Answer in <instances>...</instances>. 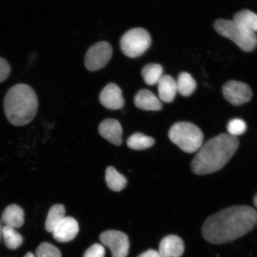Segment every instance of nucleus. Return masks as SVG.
Returning a JSON list of instances; mask_svg holds the SVG:
<instances>
[{
  "label": "nucleus",
  "mask_w": 257,
  "mask_h": 257,
  "mask_svg": "<svg viewBox=\"0 0 257 257\" xmlns=\"http://www.w3.org/2000/svg\"><path fill=\"white\" fill-rule=\"evenodd\" d=\"M257 224V212L247 205L228 207L209 217L202 227L208 242L220 245L240 238Z\"/></svg>",
  "instance_id": "obj_1"
},
{
  "label": "nucleus",
  "mask_w": 257,
  "mask_h": 257,
  "mask_svg": "<svg viewBox=\"0 0 257 257\" xmlns=\"http://www.w3.org/2000/svg\"><path fill=\"white\" fill-rule=\"evenodd\" d=\"M239 146L237 137L221 134L207 141L192 160L191 168L198 175L211 174L229 162Z\"/></svg>",
  "instance_id": "obj_2"
},
{
  "label": "nucleus",
  "mask_w": 257,
  "mask_h": 257,
  "mask_svg": "<svg viewBox=\"0 0 257 257\" xmlns=\"http://www.w3.org/2000/svg\"><path fill=\"white\" fill-rule=\"evenodd\" d=\"M38 108V99L33 88L19 83L10 89L4 100L6 117L16 126L27 125L33 120Z\"/></svg>",
  "instance_id": "obj_3"
},
{
  "label": "nucleus",
  "mask_w": 257,
  "mask_h": 257,
  "mask_svg": "<svg viewBox=\"0 0 257 257\" xmlns=\"http://www.w3.org/2000/svg\"><path fill=\"white\" fill-rule=\"evenodd\" d=\"M169 137L173 143L187 153L197 152L203 144V133L190 122L180 121L173 124L169 132Z\"/></svg>",
  "instance_id": "obj_4"
},
{
  "label": "nucleus",
  "mask_w": 257,
  "mask_h": 257,
  "mask_svg": "<svg viewBox=\"0 0 257 257\" xmlns=\"http://www.w3.org/2000/svg\"><path fill=\"white\" fill-rule=\"evenodd\" d=\"M214 27L217 33L232 40L246 52H250L257 46L255 33L246 30L233 21L220 19L215 22Z\"/></svg>",
  "instance_id": "obj_5"
},
{
  "label": "nucleus",
  "mask_w": 257,
  "mask_h": 257,
  "mask_svg": "<svg viewBox=\"0 0 257 257\" xmlns=\"http://www.w3.org/2000/svg\"><path fill=\"white\" fill-rule=\"evenodd\" d=\"M152 44L150 35L143 28H136L127 31L121 37L120 48L125 56L136 58L142 56Z\"/></svg>",
  "instance_id": "obj_6"
},
{
  "label": "nucleus",
  "mask_w": 257,
  "mask_h": 257,
  "mask_svg": "<svg viewBox=\"0 0 257 257\" xmlns=\"http://www.w3.org/2000/svg\"><path fill=\"white\" fill-rule=\"evenodd\" d=\"M112 55V48L108 42H98L90 47L86 54L85 65L91 71L103 68Z\"/></svg>",
  "instance_id": "obj_7"
},
{
  "label": "nucleus",
  "mask_w": 257,
  "mask_h": 257,
  "mask_svg": "<svg viewBox=\"0 0 257 257\" xmlns=\"http://www.w3.org/2000/svg\"><path fill=\"white\" fill-rule=\"evenodd\" d=\"M101 242L110 248L112 257H126L130 249V241L126 234L116 230L102 233Z\"/></svg>",
  "instance_id": "obj_8"
},
{
  "label": "nucleus",
  "mask_w": 257,
  "mask_h": 257,
  "mask_svg": "<svg viewBox=\"0 0 257 257\" xmlns=\"http://www.w3.org/2000/svg\"><path fill=\"white\" fill-rule=\"evenodd\" d=\"M224 97L233 105L239 106L249 102L252 97V91L246 83L230 80L223 87Z\"/></svg>",
  "instance_id": "obj_9"
},
{
  "label": "nucleus",
  "mask_w": 257,
  "mask_h": 257,
  "mask_svg": "<svg viewBox=\"0 0 257 257\" xmlns=\"http://www.w3.org/2000/svg\"><path fill=\"white\" fill-rule=\"evenodd\" d=\"M99 101L104 107L110 110H118L124 104L121 89L113 83H108L102 90Z\"/></svg>",
  "instance_id": "obj_10"
},
{
  "label": "nucleus",
  "mask_w": 257,
  "mask_h": 257,
  "mask_svg": "<svg viewBox=\"0 0 257 257\" xmlns=\"http://www.w3.org/2000/svg\"><path fill=\"white\" fill-rule=\"evenodd\" d=\"M79 224L75 218L64 217L53 231V236L58 242H68L76 236L79 232Z\"/></svg>",
  "instance_id": "obj_11"
},
{
  "label": "nucleus",
  "mask_w": 257,
  "mask_h": 257,
  "mask_svg": "<svg viewBox=\"0 0 257 257\" xmlns=\"http://www.w3.org/2000/svg\"><path fill=\"white\" fill-rule=\"evenodd\" d=\"M185 251L184 240L178 236H167L161 241L159 253L161 257H181Z\"/></svg>",
  "instance_id": "obj_12"
},
{
  "label": "nucleus",
  "mask_w": 257,
  "mask_h": 257,
  "mask_svg": "<svg viewBox=\"0 0 257 257\" xmlns=\"http://www.w3.org/2000/svg\"><path fill=\"white\" fill-rule=\"evenodd\" d=\"M99 133L115 146H120L123 141V130L120 123L117 120L107 118L102 121L99 126Z\"/></svg>",
  "instance_id": "obj_13"
},
{
  "label": "nucleus",
  "mask_w": 257,
  "mask_h": 257,
  "mask_svg": "<svg viewBox=\"0 0 257 257\" xmlns=\"http://www.w3.org/2000/svg\"><path fill=\"white\" fill-rule=\"evenodd\" d=\"M135 104L141 110L159 111L163 105L160 99L150 90L141 89L135 96Z\"/></svg>",
  "instance_id": "obj_14"
},
{
  "label": "nucleus",
  "mask_w": 257,
  "mask_h": 257,
  "mask_svg": "<svg viewBox=\"0 0 257 257\" xmlns=\"http://www.w3.org/2000/svg\"><path fill=\"white\" fill-rule=\"evenodd\" d=\"M157 85L160 100L166 103L173 102L178 92L176 81L173 77L170 75H163Z\"/></svg>",
  "instance_id": "obj_15"
},
{
  "label": "nucleus",
  "mask_w": 257,
  "mask_h": 257,
  "mask_svg": "<svg viewBox=\"0 0 257 257\" xmlns=\"http://www.w3.org/2000/svg\"><path fill=\"white\" fill-rule=\"evenodd\" d=\"M2 221L6 226L14 229L22 227L25 222V213L23 209L16 204L9 205L3 211Z\"/></svg>",
  "instance_id": "obj_16"
},
{
  "label": "nucleus",
  "mask_w": 257,
  "mask_h": 257,
  "mask_svg": "<svg viewBox=\"0 0 257 257\" xmlns=\"http://www.w3.org/2000/svg\"><path fill=\"white\" fill-rule=\"evenodd\" d=\"M105 181L108 187L115 192L123 190L127 185L126 178L112 166H109L106 169Z\"/></svg>",
  "instance_id": "obj_17"
},
{
  "label": "nucleus",
  "mask_w": 257,
  "mask_h": 257,
  "mask_svg": "<svg viewBox=\"0 0 257 257\" xmlns=\"http://www.w3.org/2000/svg\"><path fill=\"white\" fill-rule=\"evenodd\" d=\"M233 21L246 30L253 33L257 32V15L248 10L237 13L234 16Z\"/></svg>",
  "instance_id": "obj_18"
},
{
  "label": "nucleus",
  "mask_w": 257,
  "mask_h": 257,
  "mask_svg": "<svg viewBox=\"0 0 257 257\" xmlns=\"http://www.w3.org/2000/svg\"><path fill=\"white\" fill-rule=\"evenodd\" d=\"M163 68L160 64L150 63L145 66L142 70V75L147 85L153 86L157 84L163 76Z\"/></svg>",
  "instance_id": "obj_19"
},
{
  "label": "nucleus",
  "mask_w": 257,
  "mask_h": 257,
  "mask_svg": "<svg viewBox=\"0 0 257 257\" xmlns=\"http://www.w3.org/2000/svg\"><path fill=\"white\" fill-rule=\"evenodd\" d=\"M178 92L184 96H191L197 88V83L192 76L186 72L180 74L176 81Z\"/></svg>",
  "instance_id": "obj_20"
},
{
  "label": "nucleus",
  "mask_w": 257,
  "mask_h": 257,
  "mask_svg": "<svg viewBox=\"0 0 257 257\" xmlns=\"http://www.w3.org/2000/svg\"><path fill=\"white\" fill-rule=\"evenodd\" d=\"M66 209L62 204H56L51 207L48 212L46 229L48 232H53L54 228L65 217Z\"/></svg>",
  "instance_id": "obj_21"
},
{
  "label": "nucleus",
  "mask_w": 257,
  "mask_h": 257,
  "mask_svg": "<svg viewBox=\"0 0 257 257\" xmlns=\"http://www.w3.org/2000/svg\"><path fill=\"white\" fill-rule=\"evenodd\" d=\"M155 144V140L151 137L141 133H136L128 138L127 145L128 148L134 150L149 149Z\"/></svg>",
  "instance_id": "obj_22"
},
{
  "label": "nucleus",
  "mask_w": 257,
  "mask_h": 257,
  "mask_svg": "<svg viewBox=\"0 0 257 257\" xmlns=\"http://www.w3.org/2000/svg\"><path fill=\"white\" fill-rule=\"evenodd\" d=\"M2 234L4 237L6 245L9 249H17L23 243V237L14 228L7 226L3 227Z\"/></svg>",
  "instance_id": "obj_23"
},
{
  "label": "nucleus",
  "mask_w": 257,
  "mask_h": 257,
  "mask_svg": "<svg viewBox=\"0 0 257 257\" xmlns=\"http://www.w3.org/2000/svg\"><path fill=\"white\" fill-rule=\"evenodd\" d=\"M36 257H62L60 250L50 243H41L36 250Z\"/></svg>",
  "instance_id": "obj_24"
},
{
  "label": "nucleus",
  "mask_w": 257,
  "mask_h": 257,
  "mask_svg": "<svg viewBox=\"0 0 257 257\" xmlns=\"http://www.w3.org/2000/svg\"><path fill=\"white\" fill-rule=\"evenodd\" d=\"M246 127V124L243 120L240 118H234L228 123V134L235 137L240 136L245 133Z\"/></svg>",
  "instance_id": "obj_25"
},
{
  "label": "nucleus",
  "mask_w": 257,
  "mask_h": 257,
  "mask_svg": "<svg viewBox=\"0 0 257 257\" xmlns=\"http://www.w3.org/2000/svg\"><path fill=\"white\" fill-rule=\"evenodd\" d=\"M105 253L104 246L96 243L86 250L83 257H105Z\"/></svg>",
  "instance_id": "obj_26"
},
{
  "label": "nucleus",
  "mask_w": 257,
  "mask_h": 257,
  "mask_svg": "<svg viewBox=\"0 0 257 257\" xmlns=\"http://www.w3.org/2000/svg\"><path fill=\"white\" fill-rule=\"evenodd\" d=\"M11 71V66L7 60L0 57V83L9 78Z\"/></svg>",
  "instance_id": "obj_27"
},
{
  "label": "nucleus",
  "mask_w": 257,
  "mask_h": 257,
  "mask_svg": "<svg viewBox=\"0 0 257 257\" xmlns=\"http://www.w3.org/2000/svg\"><path fill=\"white\" fill-rule=\"evenodd\" d=\"M138 257H161L159 253L157 250L149 249L144 252Z\"/></svg>",
  "instance_id": "obj_28"
},
{
  "label": "nucleus",
  "mask_w": 257,
  "mask_h": 257,
  "mask_svg": "<svg viewBox=\"0 0 257 257\" xmlns=\"http://www.w3.org/2000/svg\"><path fill=\"white\" fill-rule=\"evenodd\" d=\"M253 204H254L255 206L257 208V194L255 195L254 198H253Z\"/></svg>",
  "instance_id": "obj_29"
},
{
  "label": "nucleus",
  "mask_w": 257,
  "mask_h": 257,
  "mask_svg": "<svg viewBox=\"0 0 257 257\" xmlns=\"http://www.w3.org/2000/svg\"><path fill=\"white\" fill-rule=\"evenodd\" d=\"M24 257H35V256L30 252H29L25 255Z\"/></svg>",
  "instance_id": "obj_30"
},
{
  "label": "nucleus",
  "mask_w": 257,
  "mask_h": 257,
  "mask_svg": "<svg viewBox=\"0 0 257 257\" xmlns=\"http://www.w3.org/2000/svg\"><path fill=\"white\" fill-rule=\"evenodd\" d=\"M2 231V227L1 226V224H0V238H1Z\"/></svg>",
  "instance_id": "obj_31"
}]
</instances>
